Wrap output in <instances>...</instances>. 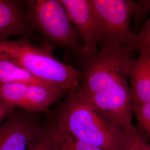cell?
<instances>
[{
    "label": "cell",
    "mask_w": 150,
    "mask_h": 150,
    "mask_svg": "<svg viewBox=\"0 0 150 150\" xmlns=\"http://www.w3.org/2000/svg\"><path fill=\"white\" fill-rule=\"evenodd\" d=\"M0 57L18 65L67 95L75 92L79 86L80 70L56 58L48 43L35 46L24 38L0 40Z\"/></svg>",
    "instance_id": "6da1fadb"
},
{
    "label": "cell",
    "mask_w": 150,
    "mask_h": 150,
    "mask_svg": "<svg viewBox=\"0 0 150 150\" xmlns=\"http://www.w3.org/2000/svg\"><path fill=\"white\" fill-rule=\"evenodd\" d=\"M54 123L75 139L103 150H120L125 134L75 92L67 95Z\"/></svg>",
    "instance_id": "7a4b0ae2"
},
{
    "label": "cell",
    "mask_w": 150,
    "mask_h": 150,
    "mask_svg": "<svg viewBox=\"0 0 150 150\" xmlns=\"http://www.w3.org/2000/svg\"><path fill=\"white\" fill-rule=\"evenodd\" d=\"M123 46L110 44L104 46L95 55L82 57L80 70L79 86L75 93L82 96L111 88L128 80L134 58Z\"/></svg>",
    "instance_id": "3957f363"
},
{
    "label": "cell",
    "mask_w": 150,
    "mask_h": 150,
    "mask_svg": "<svg viewBox=\"0 0 150 150\" xmlns=\"http://www.w3.org/2000/svg\"><path fill=\"white\" fill-rule=\"evenodd\" d=\"M92 3L98 47L116 44L129 50L136 36L131 21L132 16L150 10L146 1L92 0Z\"/></svg>",
    "instance_id": "277c9868"
},
{
    "label": "cell",
    "mask_w": 150,
    "mask_h": 150,
    "mask_svg": "<svg viewBox=\"0 0 150 150\" xmlns=\"http://www.w3.org/2000/svg\"><path fill=\"white\" fill-rule=\"evenodd\" d=\"M27 18L49 42L85 57L79 36L60 0L25 1Z\"/></svg>",
    "instance_id": "5b68a950"
},
{
    "label": "cell",
    "mask_w": 150,
    "mask_h": 150,
    "mask_svg": "<svg viewBox=\"0 0 150 150\" xmlns=\"http://www.w3.org/2000/svg\"><path fill=\"white\" fill-rule=\"evenodd\" d=\"M79 96L125 133L136 129L132 122L133 104L129 80L105 91Z\"/></svg>",
    "instance_id": "8992f818"
},
{
    "label": "cell",
    "mask_w": 150,
    "mask_h": 150,
    "mask_svg": "<svg viewBox=\"0 0 150 150\" xmlns=\"http://www.w3.org/2000/svg\"><path fill=\"white\" fill-rule=\"evenodd\" d=\"M44 129L32 116L15 109L0 125V150H30Z\"/></svg>",
    "instance_id": "52a82bcc"
},
{
    "label": "cell",
    "mask_w": 150,
    "mask_h": 150,
    "mask_svg": "<svg viewBox=\"0 0 150 150\" xmlns=\"http://www.w3.org/2000/svg\"><path fill=\"white\" fill-rule=\"evenodd\" d=\"M77 32L86 57L98 51L92 0H60Z\"/></svg>",
    "instance_id": "ba28073f"
},
{
    "label": "cell",
    "mask_w": 150,
    "mask_h": 150,
    "mask_svg": "<svg viewBox=\"0 0 150 150\" xmlns=\"http://www.w3.org/2000/svg\"><path fill=\"white\" fill-rule=\"evenodd\" d=\"M30 30L25 1L0 0V40L26 36Z\"/></svg>",
    "instance_id": "9c48e42d"
},
{
    "label": "cell",
    "mask_w": 150,
    "mask_h": 150,
    "mask_svg": "<svg viewBox=\"0 0 150 150\" xmlns=\"http://www.w3.org/2000/svg\"><path fill=\"white\" fill-rule=\"evenodd\" d=\"M139 54L128 75L133 105L150 102V52L141 51Z\"/></svg>",
    "instance_id": "30bf717a"
},
{
    "label": "cell",
    "mask_w": 150,
    "mask_h": 150,
    "mask_svg": "<svg viewBox=\"0 0 150 150\" xmlns=\"http://www.w3.org/2000/svg\"><path fill=\"white\" fill-rule=\"evenodd\" d=\"M7 83H24L51 86L38 80L30 72L18 65L8 59L0 57V85Z\"/></svg>",
    "instance_id": "8fae6325"
},
{
    "label": "cell",
    "mask_w": 150,
    "mask_h": 150,
    "mask_svg": "<svg viewBox=\"0 0 150 150\" xmlns=\"http://www.w3.org/2000/svg\"><path fill=\"white\" fill-rule=\"evenodd\" d=\"M57 150H103L75 139L59 125L52 124Z\"/></svg>",
    "instance_id": "7c38bea8"
},
{
    "label": "cell",
    "mask_w": 150,
    "mask_h": 150,
    "mask_svg": "<svg viewBox=\"0 0 150 150\" xmlns=\"http://www.w3.org/2000/svg\"><path fill=\"white\" fill-rule=\"evenodd\" d=\"M133 113L136 119L137 131L150 144V102L133 105Z\"/></svg>",
    "instance_id": "4fadbf2b"
},
{
    "label": "cell",
    "mask_w": 150,
    "mask_h": 150,
    "mask_svg": "<svg viewBox=\"0 0 150 150\" xmlns=\"http://www.w3.org/2000/svg\"><path fill=\"white\" fill-rule=\"evenodd\" d=\"M120 150H150V144L139 134L136 129L125 133Z\"/></svg>",
    "instance_id": "5bb4252c"
},
{
    "label": "cell",
    "mask_w": 150,
    "mask_h": 150,
    "mask_svg": "<svg viewBox=\"0 0 150 150\" xmlns=\"http://www.w3.org/2000/svg\"><path fill=\"white\" fill-rule=\"evenodd\" d=\"M131 52H150V17L139 32L136 33L134 42L129 48Z\"/></svg>",
    "instance_id": "9a60e30c"
},
{
    "label": "cell",
    "mask_w": 150,
    "mask_h": 150,
    "mask_svg": "<svg viewBox=\"0 0 150 150\" xmlns=\"http://www.w3.org/2000/svg\"><path fill=\"white\" fill-rule=\"evenodd\" d=\"M30 150H57L52 125L44 129L42 133L33 144Z\"/></svg>",
    "instance_id": "2e32d148"
},
{
    "label": "cell",
    "mask_w": 150,
    "mask_h": 150,
    "mask_svg": "<svg viewBox=\"0 0 150 150\" xmlns=\"http://www.w3.org/2000/svg\"><path fill=\"white\" fill-rule=\"evenodd\" d=\"M15 108L0 102V125L15 111Z\"/></svg>",
    "instance_id": "e0dca14e"
}]
</instances>
